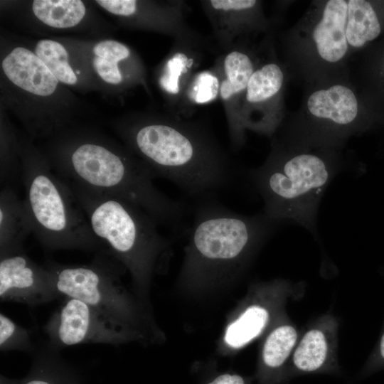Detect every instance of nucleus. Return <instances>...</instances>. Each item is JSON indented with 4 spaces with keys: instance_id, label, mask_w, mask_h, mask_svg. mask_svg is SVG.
Listing matches in <instances>:
<instances>
[{
    "instance_id": "22",
    "label": "nucleus",
    "mask_w": 384,
    "mask_h": 384,
    "mask_svg": "<svg viewBox=\"0 0 384 384\" xmlns=\"http://www.w3.org/2000/svg\"><path fill=\"white\" fill-rule=\"evenodd\" d=\"M35 53L58 81L68 85L77 82L76 75L68 63V54L60 43L49 39L39 41Z\"/></svg>"
},
{
    "instance_id": "4",
    "label": "nucleus",
    "mask_w": 384,
    "mask_h": 384,
    "mask_svg": "<svg viewBox=\"0 0 384 384\" xmlns=\"http://www.w3.org/2000/svg\"><path fill=\"white\" fill-rule=\"evenodd\" d=\"M22 164L24 202L33 233L50 251L106 250L92 233L70 184L38 156L25 154Z\"/></svg>"
},
{
    "instance_id": "8",
    "label": "nucleus",
    "mask_w": 384,
    "mask_h": 384,
    "mask_svg": "<svg viewBox=\"0 0 384 384\" xmlns=\"http://www.w3.org/2000/svg\"><path fill=\"white\" fill-rule=\"evenodd\" d=\"M60 297L49 270L36 263L24 249L0 257L1 302L35 306Z\"/></svg>"
},
{
    "instance_id": "24",
    "label": "nucleus",
    "mask_w": 384,
    "mask_h": 384,
    "mask_svg": "<svg viewBox=\"0 0 384 384\" xmlns=\"http://www.w3.org/2000/svg\"><path fill=\"white\" fill-rule=\"evenodd\" d=\"M0 350L3 352L34 351L29 331L2 312L0 314Z\"/></svg>"
},
{
    "instance_id": "7",
    "label": "nucleus",
    "mask_w": 384,
    "mask_h": 384,
    "mask_svg": "<svg viewBox=\"0 0 384 384\" xmlns=\"http://www.w3.org/2000/svg\"><path fill=\"white\" fill-rule=\"evenodd\" d=\"M43 329L48 345L58 351L84 343L118 345L130 339L129 327L78 299L63 297Z\"/></svg>"
},
{
    "instance_id": "11",
    "label": "nucleus",
    "mask_w": 384,
    "mask_h": 384,
    "mask_svg": "<svg viewBox=\"0 0 384 384\" xmlns=\"http://www.w3.org/2000/svg\"><path fill=\"white\" fill-rule=\"evenodd\" d=\"M1 67L11 82L36 95H50L58 83L36 54L23 47L14 48L3 60Z\"/></svg>"
},
{
    "instance_id": "6",
    "label": "nucleus",
    "mask_w": 384,
    "mask_h": 384,
    "mask_svg": "<svg viewBox=\"0 0 384 384\" xmlns=\"http://www.w3.org/2000/svg\"><path fill=\"white\" fill-rule=\"evenodd\" d=\"M120 264L105 250L88 264L63 265L48 259L44 265L61 297L80 299L129 327L135 309L121 282Z\"/></svg>"
},
{
    "instance_id": "1",
    "label": "nucleus",
    "mask_w": 384,
    "mask_h": 384,
    "mask_svg": "<svg viewBox=\"0 0 384 384\" xmlns=\"http://www.w3.org/2000/svg\"><path fill=\"white\" fill-rule=\"evenodd\" d=\"M127 139L156 178L166 179L193 201L230 190L238 166L205 127L178 117L133 127Z\"/></svg>"
},
{
    "instance_id": "30",
    "label": "nucleus",
    "mask_w": 384,
    "mask_h": 384,
    "mask_svg": "<svg viewBox=\"0 0 384 384\" xmlns=\"http://www.w3.org/2000/svg\"><path fill=\"white\" fill-rule=\"evenodd\" d=\"M70 384H80L77 377L72 381Z\"/></svg>"
},
{
    "instance_id": "23",
    "label": "nucleus",
    "mask_w": 384,
    "mask_h": 384,
    "mask_svg": "<svg viewBox=\"0 0 384 384\" xmlns=\"http://www.w3.org/2000/svg\"><path fill=\"white\" fill-rule=\"evenodd\" d=\"M220 76L217 66L213 70L195 73L185 92L184 98L191 103L203 105L219 97Z\"/></svg>"
},
{
    "instance_id": "19",
    "label": "nucleus",
    "mask_w": 384,
    "mask_h": 384,
    "mask_svg": "<svg viewBox=\"0 0 384 384\" xmlns=\"http://www.w3.org/2000/svg\"><path fill=\"white\" fill-rule=\"evenodd\" d=\"M32 9L40 21L57 28L73 27L85 14V5L80 0H35Z\"/></svg>"
},
{
    "instance_id": "5",
    "label": "nucleus",
    "mask_w": 384,
    "mask_h": 384,
    "mask_svg": "<svg viewBox=\"0 0 384 384\" xmlns=\"http://www.w3.org/2000/svg\"><path fill=\"white\" fill-rule=\"evenodd\" d=\"M334 174L321 157L300 154L273 157L249 176L263 199L267 216L278 222L294 220L314 233L319 204Z\"/></svg>"
},
{
    "instance_id": "27",
    "label": "nucleus",
    "mask_w": 384,
    "mask_h": 384,
    "mask_svg": "<svg viewBox=\"0 0 384 384\" xmlns=\"http://www.w3.org/2000/svg\"><path fill=\"white\" fill-rule=\"evenodd\" d=\"M97 3L109 12L122 16H131L137 6L134 0H98Z\"/></svg>"
},
{
    "instance_id": "13",
    "label": "nucleus",
    "mask_w": 384,
    "mask_h": 384,
    "mask_svg": "<svg viewBox=\"0 0 384 384\" xmlns=\"http://www.w3.org/2000/svg\"><path fill=\"white\" fill-rule=\"evenodd\" d=\"M347 10L346 1H329L324 9L322 18L314 29L313 38L318 53L326 61L336 62L347 51Z\"/></svg>"
},
{
    "instance_id": "21",
    "label": "nucleus",
    "mask_w": 384,
    "mask_h": 384,
    "mask_svg": "<svg viewBox=\"0 0 384 384\" xmlns=\"http://www.w3.org/2000/svg\"><path fill=\"white\" fill-rule=\"evenodd\" d=\"M283 80V73L275 63H268L254 70L247 84L243 109L272 99L279 92Z\"/></svg>"
},
{
    "instance_id": "10",
    "label": "nucleus",
    "mask_w": 384,
    "mask_h": 384,
    "mask_svg": "<svg viewBox=\"0 0 384 384\" xmlns=\"http://www.w3.org/2000/svg\"><path fill=\"white\" fill-rule=\"evenodd\" d=\"M338 322L326 314L301 336L291 358L292 375L339 371L336 357Z\"/></svg>"
},
{
    "instance_id": "17",
    "label": "nucleus",
    "mask_w": 384,
    "mask_h": 384,
    "mask_svg": "<svg viewBox=\"0 0 384 384\" xmlns=\"http://www.w3.org/2000/svg\"><path fill=\"white\" fill-rule=\"evenodd\" d=\"M48 344L39 351L28 375L18 384H70L77 377Z\"/></svg>"
},
{
    "instance_id": "25",
    "label": "nucleus",
    "mask_w": 384,
    "mask_h": 384,
    "mask_svg": "<svg viewBox=\"0 0 384 384\" xmlns=\"http://www.w3.org/2000/svg\"><path fill=\"white\" fill-rule=\"evenodd\" d=\"M93 53L95 56L117 63L130 56V50L128 47L112 40L97 43L93 48Z\"/></svg>"
},
{
    "instance_id": "16",
    "label": "nucleus",
    "mask_w": 384,
    "mask_h": 384,
    "mask_svg": "<svg viewBox=\"0 0 384 384\" xmlns=\"http://www.w3.org/2000/svg\"><path fill=\"white\" fill-rule=\"evenodd\" d=\"M299 335L294 324L287 322L275 327L267 336L262 350V362L269 377L278 376L291 359Z\"/></svg>"
},
{
    "instance_id": "29",
    "label": "nucleus",
    "mask_w": 384,
    "mask_h": 384,
    "mask_svg": "<svg viewBox=\"0 0 384 384\" xmlns=\"http://www.w3.org/2000/svg\"><path fill=\"white\" fill-rule=\"evenodd\" d=\"M208 384H246L245 379L239 375L223 374Z\"/></svg>"
},
{
    "instance_id": "20",
    "label": "nucleus",
    "mask_w": 384,
    "mask_h": 384,
    "mask_svg": "<svg viewBox=\"0 0 384 384\" xmlns=\"http://www.w3.org/2000/svg\"><path fill=\"white\" fill-rule=\"evenodd\" d=\"M268 309L260 305L247 307L226 331L225 341L233 348L242 347L257 337L270 320Z\"/></svg>"
},
{
    "instance_id": "28",
    "label": "nucleus",
    "mask_w": 384,
    "mask_h": 384,
    "mask_svg": "<svg viewBox=\"0 0 384 384\" xmlns=\"http://www.w3.org/2000/svg\"><path fill=\"white\" fill-rule=\"evenodd\" d=\"M367 366L368 370L384 367V328L375 351Z\"/></svg>"
},
{
    "instance_id": "14",
    "label": "nucleus",
    "mask_w": 384,
    "mask_h": 384,
    "mask_svg": "<svg viewBox=\"0 0 384 384\" xmlns=\"http://www.w3.org/2000/svg\"><path fill=\"white\" fill-rule=\"evenodd\" d=\"M196 41H176L173 52L166 60L159 78L161 90L174 103L184 98L186 88L194 75L196 55L192 48Z\"/></svg>"
},
{
    "instance_id": "9",
    "label": "nucleus",
    "mask_w": 384,
    "mask_h": 384,
    "mask_svg": "<svg viewBox=\"0 0 384 384\" xmlns=\"http://www.w3.org/2000/svg\"><path fill=\"white\" fill-rule=\"evenodd\" d=\"M226 51L218 60L219 98L226 117L230 146L238 149L243 141L242 111L254 65L243 51L233 47Z\"/></svg>"
},
{
    "instance_id": "26",
    "label": "nucleus",
    "mask_w": 384,
    "mask_h": 384,
    "mask_svg": "<svg viewBox=\"0 0 384 384\" xmlns=\"http://www.w3.org/2000/svg\"><path fill=\"white\" fill-rule=\"evenodd\" d=\"M92 63L97 74L107 83L116 85L122 82V75L118 68L117 63L95 56Z\"/></svg>"
},
{
    "instance_id": "3",
    "label": "nucleus",
    "mask_w": 384,
    "mask_h": 384,
    "mask_svg": "<svg viewBox=\"0 0 384 384\" xmlns=\"http://www.w3.org/2000/svg\"><path fill=\"white\" fill-rule=\"evenodd\" d=\"M68 183L92 233L107 252L127 267L139 284L144 283L169 245L160 234L157 223L127 200L77 183Z\"/></svg>"
},
{
    "instance_id": "12",
    "label": "nucleus",
    "mask_w": 384,
    "mask_h": 384,
    "mask_svg": "<svg viewBox=\"0 0 384 384\" xmlns=\"http://www.w3.org/2000/svg\"><path fill=\"white\" fill-rule=\"evenodd\" d=\"M33 233L23 198L10 188L0 192V257L23 250V242Z\"/></svg>"
},
{
    "instance_id": "18",
    "label": "nucleus",
    "mask_w": 384,
    "mask_h": 384,
    "mask_svg": "<svg viewBox=\"0 0 384 384\" xmlns=\"http://www.w3.org/2000/svg\"><path fill=\"white\" fill-rule=\"evenodd\" d=\"M348 4L346 36L348 43L361 47L375 39L380 33V25L370 3L350 0Z\"/></svg>"
},
{
    "instance_id": "2",
    "label": "nucleus",
    "mask_w": 384,
    "mask_h": 384,
    "mask_svg": "<svg viewBox=\"0 0 384 384\" xmlns=\"http://www.w3.org/2000/svg\"><path fill=\"white\" fill-rule=\"evenodd\" d=\"M68 151L58 155L52 167L66 181L127 200L171 233L186 234L191 205L158 189L155 176L139 159L95 142L76 144Z\"/></svg>"
},
{
    "instance_id": "15",
    "label": "nucleus",
    "mask_w": 384,
    "mask_h": 384,
    "mask_svg": "<svg viewBox=\"0 0 384 384\" xmlns=\"http://www.w3.org/2000/svg\"><path fill=\"white\" fill-rule=\"evenodd\" d=\"M307 107L313 115L342 125L352 122L358 113L356 96L349 88L342 85L313 92Z\"/></svg>"
}]
</instances>
